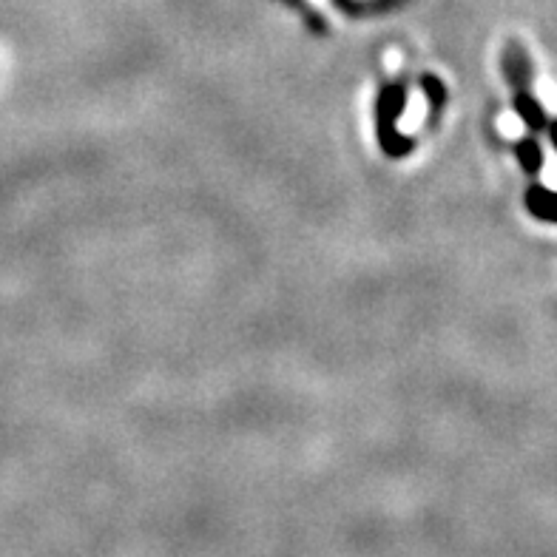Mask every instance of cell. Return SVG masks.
<instances>
[{"label":"cell","mask_w":557,"mask_h":557,"mask_svg":"<svg viewBox=\"0 0 557 557\" xmlns=\"http://www.w3.org/2000/svg\"><path fill=\"white\" fill-rule=\"evenodd\" d=\"M518 111H521V120H526L532 128H543V108L532 100V97H518Z\"/></svg>","instance_id":"277c9868"},{"label":"cell","mask_w":557,"mask_h":557,"mask_svg":"<svg viewBox=\"0 0 557 557\" xmlns=\"http://www.w3.org/2000/svg\"><path fill=\"white\" fill-rule=\"evenodd\" d=\"M506 72H509V77H512L518 86L529 77V60H526V54H523L518 46L509 49V57H506Z\"/></svg>","instance_id":"7a4b0ae2"},{"label":"cell","mask_w":557,"mask_h":557,"mask_svg":"<svg viewBox=\"0 0 557 557\" xmlns=\"http://www.w3.org/2000/svg\"><path fill=\"white\" fill-rule=\"evenodd\" d=\"M424 111H427V103H424V97H421V94H413V97L407 100L404 111H401V117H398V128H401L404 134L415 131V128L424 123Z\"/></svg>","instance_id":"6da1fadb"},{"label":"cell","mask_w":557,"mask_h":557,"mask_svg":"<svg viewBox=\"0 0 557 557\" xmlns=\"http://www.w3.org/2000/svg\"><path fill=\"white\" fill-rule=\"evenodd\" d=\"M518 157H521V165L526 171H538L540 168V148L532 140H526V143L518 148Z\"/></svg>","instance_id":"5b68a950"},{"label":"cell","mask_w":557,"mask_h":557,"mask_svg":"<svg viewBox=\"0 0 557 557\" xmlns=\"http://www.w3.org/2000/svg\"><path fill=\"white\" fill-rule=\"evenodd\" d=\"M552 140H555V145H557V123L552 126Z\"/></svg>","instance_id":"ba28073f"},{"label":"cell","mask_w":557,"mask_h":557,"mask_svg":"<svg viewBox=\"0 0 557 557\" xmlns=\"http://www.w3.org/2000/svg\"><path fill=\"white\" fill-rule=\"evenodd\" d=\"M501 131L509 134V137H521L523 120L521 117H515V114H504V117H501Z\"/></svg>","instance_id":"8992f818"},{"label":"cell","mask_w":557,"mask_h":557,"mask_svg":"<svg viewBox=\"0 0 557 557\" xmlns=\"http://www.w3.org/2000/svg\"><path fill=\"white\" fill-rule=\"evenodd\" d=\"M401 63V57L398 54H387V66H398Z\"/></svg>","instance_id":"52a82bcc"},{"label":"cell","mask_w":557,"mask_h":557,"mask_svg":"<svg viewBox=\"0 0 557 557\" xmlns=\"http://www.w3.org/2000/svg\"><path fill=\"white\" fill-rule=\"evenodd\" d=\"M529 202H532V211H535V214L557 219V197L546 194V191H532V194H529Z\"/></svg>","instance_id":"3957f363"}]
</instances>
